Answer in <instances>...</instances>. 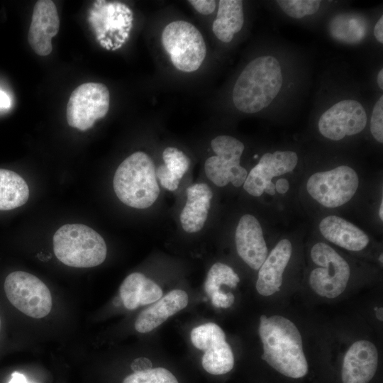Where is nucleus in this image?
Wrapping results in <instances>:
<instances>
[{"instance_id":"obj_1","label":"nucleus","mask_w":383,"mask_h":383,"mask_svg":"<svg viewBox=\"0 0 383 383\" xmlns=\"http://www.w3.org/2000/svg\"><path fill=\"white\" fill-rule=\"evenodd\" d=\"M259 334L263 345L261 358L279 373L301 378L308 372L301 334L291 321L281 316H260Z\"/></svg>"},{"instance_id":"obj_2","label":"nucleus","mask_w":383,"mask_h":383,"mask_svg":"<svg viewBox=\"0 0 383 383\" xmlns=\"http://www.w3.org/2000/svg\"><path fill=\"white\" fill-rule=\"evenodd\" d=\"M283 82L279 61L270 55L252 60L244 68L233 89V101L240 111L252 113L267 107Z\"/></svg>"},{"instance_id":"obj_3","label":"nucleus","mask_w":383,"mask_h":383,"mask_svg":"<svg viewBox=\"0 0 383 383\" xmlns=\"http://www.w3.org/2000/svg\"><path fill=\"white\" fill-rule=\"evenodd\" d=\"M113 186L124 204L135 209L148 208L160 194L152 160L143 152L133 153L118 167Z\"/></svg>"},{"instance_id":"obj_4","label":"nucleus","mask_w":383,"mask_h":383,"mask_svg":"<svg viewBox=\"0 0 383 383\" xmlns=\"http://www.w3.org/2000/svg\"><path fill=\"white\" fill-rule=\"evenodd\" d=\"M53 250L61 262L78 268L101 265L107 252L104 238L84 224H65L60 227L53 236Z\"/></svg>"},{"instance_id":"obj_5","label":"nucleus","mask_w":383,"mask_h":383,"mask_svg":"<svg viewBox=\"0 0 383 383\" xmlns=\"http://www.w3.org/2000/svg\"><path fill=\"white\" fill-rule=\"evenodd\" d=\"M162 45L174 67L180 71H196L202 64L206 47L200 31L192 23L175 21L162 34Z\"/></svg>"},{"instance_id":"obj_6","label":"nucleus","mask_w":383,"mask_h":383,"mask_svg":"<svg viewBox=\"0 0 383 383\" xmlns=\"http://www.w3.org/2000/svg\"><path fill=\"white\" fill-rule=\"evenodd\" d=\"M313 262L319 266L309 277L311 289L319 296L333 299L345 289L350 268L348 262L331 246L324 243H316L311 248Z\"/></svg>"},{"instance_id":"obj_7","label":"nucleus","mask_w":383,"mask_h":383,"mask_svg":"<svg viewBox=\"0 0 383 383\" xmlns=\"http://www.w3.org/2000/svg\"><path fill=\"white\" fill-rule=\"evenodd\" d=\"M4 288L9 302L30 317H45L52 309L49 289L39 278L28 272H11L5 279Z\"/></svg>"},{"instance_id":"obj_8","label":"nucleus","mask_w":383,"mask_h":383,"mask_svg":"<svg viewBox=\"0 0 383 383\" xmlns=\"http://www.w3.org/2000/svg\"><path fill=\"white\" fill-rule=\"evenodd\" d=\"M211 145L216 155L205 162L206 177L218 187L230 182L236 187L243 185L248 176L247 170L240 165L243 143L229 135H219L211 140Z\"/></svg>"},{"instance_id":"obj_9","label":"nucleus","mask_w":383,"mask_h":383,"mask_svg":"<svg viewBox=\"0 0 383 383\" xmlns=\"http://www.w3.org/2000/svg\"><path fill=\"white\" fill-rule=\"evenodd\" d=\"M358 184L356 172L348 166L342 165L312 174L307 181L306 189L310 196L321 205L335 208L353 198Z\"/></svg>"},{"instance_id":"obj_10","label":"nucleus","mask_w":383,"mask_h":383,"mask_svg":"<svg viewBox=\"0 0 383 383\" xmlns=\"http://www.w3.org/2000/svg\"><path fill=\"white\" fill-rule=\"evenodd\" d=\"M110 94L104 84L87 82L71 94L66 109L68 124L80 131L90 128L108 113Z\"/></svg>"},{"instance_id":"obj_11","label":"nucleus","mask_w":383,"mask_h":383,"mask_svg":"<svg viewBox=\"0 0 383 383\" xmlns=\"http://www.w3.org/2000/svg\"><path fill=\"white\" fill-rule=\"evenodd\" d=\"M190 337L193 345L204 352L201 363L207 372L218 375L233 369V353L220 326L214 323L201 324L192 329Z\"/></svg>"},{"instance_id":"obj_12","label":"nucleus","mask_w":383,"mask_h":383,"mask_svg":"<svg viewBox=\"0 0 383 383\" xmlns=\"http://www.w3.org/2000/svg\"><path fill=\"white\" fill-rule=\"evenodd\" d=\"M367 114L362 105L353 99H345L326 111L318 121V130L326 138L339 140L345 135L360 133L366 126Z\"/></svg>"},{"instance_id":"obj_13","label":"nucleus","mask_w":383,"mask_h":383,"mask_svg":"<svg viewBox=\"0 0 383 383\" xmlns=\"http://www.w3.org/2000/svg\"><path fill=\"white\" fill-rule=\"evenodd\" d=\"M297 162L296 153L290 150H277L273 153L264 154L259 162L248 174L243 183L244 189L254 196H260L264 192L270 195H274L275 185L272 179L292 172Z\"/></svg>"},{"instance_id":"obj_14","label":"nucleus","mask_w":383,"mask_h":383,"mask_svg":"<svg viewBox=\"0 0 383 383\" xmlns=\"http://www.w3.org/2000/svg\"><path fill=\"white\" fill-rule=\"evenodd\" d=\"M60 28V18L55 3L50 0H39L33 8L28 40L32 50L40 56L50 54L52 38Z\"/></svg>"},{"instance_id":"obj_15","label":"nucleus","mask_w":383,"mask_h":383,"mask_svg":"<svg viewBox=\"0 0 383 383\" xmlns=\"http://www.w3.org/2000/svg\"><path fill=\"white\" fill-rule=\"evenodd\" d=\"M235 240L241 259L252 269H260L267 257V248L257 219L250 214L243 215L237 226Z\"/></svg>"},{"instance_id":"obj_16","label":"nucleus","mask_w":383,"mask_h":383,"mask_svg":"<svg viewBox=\"0 0 383 383\" xmlns=\"http://www.w3.org/2000/svg\"><path fill=\"white\" fill-rule=\"evenodd\" d=\"M378 365L375 345L366 340L354 343L348 350L342 368L343 383H368Z\"/></svg>"},{"instance_id":"obj_17","label":"nucleus","mask_w":383,"mask_h":383,"mask_svg":"<svg viewBox=\"0 0 383 383\" xmlns=\"http://www.w3.org/2000/svg\"><path fill=\"white\" fill-rule=\"evenodd\" d=\"M291 242L282 239L276 245L259 269L256 289L262 296H270L279 290L282 274L290 260Z\"/></svg>"},{"instance_id":"obj_18","label":"nucleus","mask_w":383,"mask_h":383,"mask_svg":"<svg viewBox=\"0 0 383 383\" xmlns=\"http://www.w3.org/2000/svg\"><path fill=\"white\" fill-rule=\"evenodd\" d=\"M188 301V295L184 291L172 290L140 312L135 322V329L141 333L154 330L169 317L184 309Z\"/></svg>"},{"instance_id":"obj_19","label":"nucleus","mask_w":383,"mask_h":383,"mask_svg":"<svg viewBox=\"0 0 383 383\" xmlns=\"http://www.w3.org/2000/svg\"><path fill=\"white\" fill-rule=\"evenodd\" d=\"M213 194L205 183H197L187 189V201L180 213L182 228L187 233L199 231L207 219Z\"/></svg>"},{"instance_id":"obj_20","label":"nucleus","mask_w":383,"mask_h":383,"mask_svg":"<svg viewBox=\"0 0 383 383\" xmlns=\"http://www.w3.org/2000/svg\"><path fill=\"white\" fill-rule=\"evenodd\" d=\"M319 229L326 240L348 250L360 251L369 243V238L363 231L337 216L323 218Z\"/></svg>"},{"instance_id":"obj_21","label":"nucleus","mask_w":383,"mask_h":383,"mask_svg":"<svg viewBox=\"0 0 383 383\" xmlns=\"http://www.w3.org/2000/svg\"><path fill=\"white\" fill-rule=\"evenodd\" d=\"M119 292L124 306L130 310L152 304L162 296L161 287L140 272H133L127 276Z\"/></svg>"},{"instance_id":"obj_22","label":"nucleus","mask_w":383,"mask_h":383,"mask_svg":"<svg viewBox=\"0 0 383 383\" xmlns=\"http://www.w3.org/2000/svg\"><path fill=\"white\" fill-rule=\"evenodd\" d=\"M244 23L243 1L240 0H221L212 29L222 42H231L239 32Z\"/></svg>"},{"instance_id":"obj_23","label":"nucleus","mask_w":383,"mask_h":383,"mask_svg":"<svg viewBox=\"0 0 383 383\" xmlns=\"http://www.w3.org/2000/svg\"><path fill=\"white\" fill-rule=\"evenodd\" d=\"M328 30L334 40L354 45L364 40L367 33L368 23L360 14L340 13L331 18Z\"/></svg>"},{"instance_id":"obj_24","label":"nucleus","mask_w":383,"mask_h":383,"mask_svg":"<svg viewBox=\"0 0 383 383\" xmlns=\"http://www.w3.org/2000/svg\"><path fill=\"white\" fill-rule=\"evenodd\" d=\"M29 197L26 181L16 172L0 168V211H10L24 205Z\"/></svg>"},{"instance_id":"obj_25","label":"nucleus","mask_w":383,"mask_h":383,"mask_svg":"<svg viewBox=\"0 0 383 383\" xmlns=\"http://www.w3.org/2000/svg\"><path fill=\"white\" fill-rule=\"evenodd\" d=\"M165 165L158 167L156 176L166 189L174 191L179 180L189 169L190 160L184 152L174 147L165 148L162 153Z\"/></svg>"},{"instance_id":"obj_26","label":"nucleus","mask_w":383,"mask_h":383,"mask_svg":"<svg viewBox=\"0 0 383 383\" xmlns=\"http://www.w3.org/2000/svg\"><path fill=\"white\" fill-rule=\"evenodd\" d=\"M239 282L238 275L230 266L221 262H216L211 266L208 272L204 283V290L210 297L214 293L222 292L221 285L235 288Z\"/></svg>"},{"instance_id":"obj_27","label":"nucleus","mask_w":383,"mask_h":383,"mask_svg":"<svg viewBox=\"0 0 383 383\" xmlns=\"http://www.w3.org/2000/svg\"><path fill=\"white\" fill-rule=\"evenodd\" d=\"M123 383H179L168 370L163 367L150 368L135 372L127 376Z\"/></svg>"},{"instance_id":"obj_28","label":"nucleus","mask_w":383,"mask_h":383,"mask_svg":"<svg viewBox=\"0 0 383 383\" xmlns=\"http://www.w3.org/2000/svg\"><path fill=\"white\" fill-rule=\"evenodd\" d=\"M277 3L284 12L294 18H301L305 16L317 12L321 1L318 0H279Z\"/></svg>"},{"instance_id":"obj_29","label":"nucleus","mask_w":383,"mask_h":383,"mask_svg":"<svg viewBox=\"0 0 383 383\" xmlns=\"http://www.w3.org/2000/svg\"><path fill=\"white\" fill-rule=\"evenodd\" d=\"M370 131L377 141L383 143V96H381L373 108Z\"/></svg>"},{"instance_id":"obj_30","label":"nucleus","mask_w":383,"mask_h":383,"mask_svg":"<svg viewBox=\"0 0 383 383\" xmlns=\"http://www.w3.org/2000/svg\"><path fill=\"white\" fill-rule=\"evenodd\" d=\"M189 2L199 13L204 15L211 14L216 8V1L213 0H191Z\"/></svg>"},{"instance_id":"obj_31","label":"nucleus","mask_w":383,"mask_h":383,"mask_svg":"<svg viewBox=\"0 0 383 383\" xmlns=\"http://www.w3.org/2000/svg\"><path fill=\"white\" fill-rule=\"evenodd\" d=\"M131 367L134 372L148 370L151 368V362L146 358H138L133 362Z\"/></svg>"},{"instance_id":"obj_32","label":"nucleus","mask_w":383,"mask_h":383,"mask_svg":"<svg viewBox=\"0 0 383 383\" xmlns=\"http://www.w3.org/2000/svg\"><path fill=\"white\" fill-rule=\"evenodd\" d=\"M374 35L379 43H383V16L380 17L374 26Z\"/></svg>"},{"instance_id":"obj_33","label":"nucleus","mask_w":383,"mask_h":383,"mask_svg":"<svg viewBox=\"0 0 383 383\" xmlns=\"http://www.w3.org/2000/svg\"><path fill=\"white\" fill-rule=\"evenodd\" d=\"M274 185L276 192L282 194H285L289 188L288 180L284 178L279 179Z\"/></svg>"},{"instance_id":"obj_34","label":"nucleus","mask_w":383,"mask_h":383,"mask_svg":"<svg viewBox=\"0 0 383 383\" xmlns=\"http://www.w3.org/2000/svg\"><path fill=\"white\" fill-rule=\"evenodd\" d=\"M9 383H30L25 375L18 372H14L11 374V378Z\"/></svg>"},{"instance_id":"obj_35","label":"nucleus","mask_w":383,"mask_h":383,"mask_svg":"<svg viewBox=\"0 0 383 383\" xmlns=\"http://www.w3.org/2000/svg\"><path fill=\"white\" fill-rule=\"evenodd\" d=\"M11 105V101L9 96L0 89V108L7 109Z\"/></svg>"},{"instance_id":"obj_36","label":"nucleus","mask_w":383,"mask_h":383,"mask_svg":"<svg viewBox=\"0 0 383 383\" xmlns=\"http://www.w3.org/2000/svg\"><path fill=\"white\" fill-rule=\"evenodd\" d=\"M378 86L381 89H383V70H380L377 75Z\"/></svg>"},{"instance_id":"obj_37","label":"nucleus","mask_w":383,"mask_h":383,"mask_svg":"<svg viewBox=\"0 0 383 383\" xmlns=\"http://www.w3.org/2000/svg\"><path fill=\"white\" fill-rule=\"evenodd\" d=\"M374 310H375V312H376V316H377V318L379 321H382V320H383V310H382V307H380V308H377V307H376V308L374 309Z\"/></svg>"},{"instance_id":"obj_38","label":"nucleus","mask_w":383,"mask_h":383,"mask_svg":"<svg viewBox=\"0 0 383 383\" xmlns=\"http://www.w3.org/2000/svg\"><path fill=\"white\" fill-rule=\"evenodd\" d=\"M383 201H382L381 204H380V206H379V218H381V220L382 221L383 220Z\"/></svg>"},{"instance_id":"obj_39","label":"nucleus","mask_w":383,"mask_h":383,"mask_svg":"<svg viewBox=\"0 0 383 383\" xmlns=\"http://www.w3.org/2000/svg\"><path fill=\"white\" fill-rule=\"evenodd\" d=\"M382 256H383V255L381 254L380 256H379V261H380V262H381L382 264V262H383Z\"/></svg>"},{"instance_id":"obj_40","label":"nucleus","mask_w":383,"mask_h":383,"mask_svg":"<svg viewBox=\"0 0 383 383\" xmlns=\"http://www.w3.org/2000/svg\"><path fill=\"white\" fill-rule=\"evenodd\" d=\"M0 328H1V318H0Z\"/></svg>"}]
</instances>
